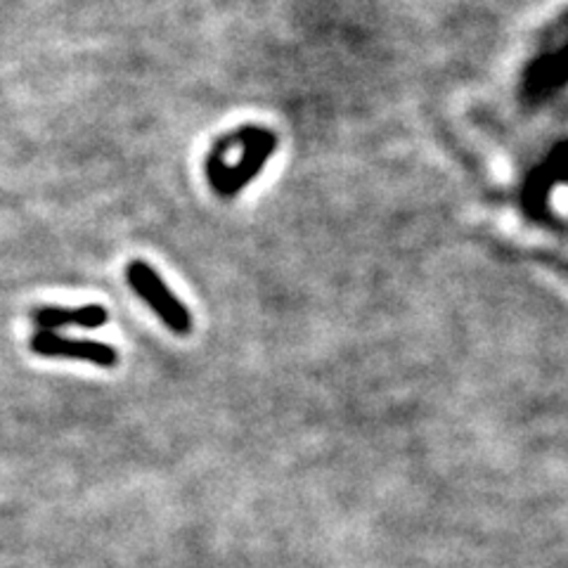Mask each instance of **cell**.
<instances>
[{
	"label": "cell",
	"instance_id": "obj_5",
	"mask_svg": "<svg viewBox=\"0 0 568 568\" xmlns=\"http://www.w3.org/2000/svg\"><path fill=\"white\" fill-rule=\"evenodd\" d=\"M263 131V126H240L235 131L225 133L223 138H219L213 142L209 154H206V162H204V171H206V181L211 183L213 192H221L225 185V178H227V154L230 150L235 148H246L248 142H252L258 133Z\"/></svg>",
	"mask_w": 568,
	"mask_h": 568
},
{
	"label": "cell",
	"instance_id": "obj_4",
	"mask_svg": "<svg viewBox=\"0 0 568 568\" xmlns=\"http://www.w3.org/2000/svg\"><path fill=\"white\" fill-rule=\"evenodd\" d=\"M110 313L100 304H88L79 308H60V306H43L31 313V323L36 329L60 332V329H100L106 325Z\"/></svg>",
	"mask_w": 568,
	"mask_h": 568
},
{
	"label": "cell",
	"instance_id": "obj_1",
	"mask_svg": "<svg viewBox=\"0 0 568 568\" xmlns=\"http://www.w3.org/2000/svg\"><path fill=\"white\" fill-rule=\"evenodd\" d=\"M126 282L140 296L142 304L162 320L166 329H171L178 336H187L192 332V313L187 311L183 301L169 290V284L148 261H131L126 265Z\"/></svg>",
	"mask_w": 568,
	"mask_h": 568
},
{
	"label": "cell",
	"instance_id": "obj_3",
	"mask_svg": "<svg viewBox=\"0 0 568 568\" xmlns=\"http://www.w3.org/2000/svg\"><path fill=\"white\" fill-rule=\"evenodd\" d=\"M277 133L271 129H263L246 148H242V156L237 159L235 166H230L225 185L219 192L221 200H233L237 194L256 181L261 169L271 162L277 150Z\"/></svg>",
	"mask_w": 568,
	"mask_h": 568
},
{
	"label": "cell",
	"instance_id": "obj_2",
	"mask_svg": "<svg viewBox=\"0 0 568 568\" xmlns=\"http://www.w3.org/2000/svg\"><path fill=\"white\" fill-rule=\"evenodd\" d=\"M29 348L31 353L41 355V358L81 361L102 369H114L119 365V351L114 346L93 339H74V336H67L60 332H33L29 339Z\"/></svg>",
	"mask_w": 568,
	"mask_h": 568
}]
</instances>
